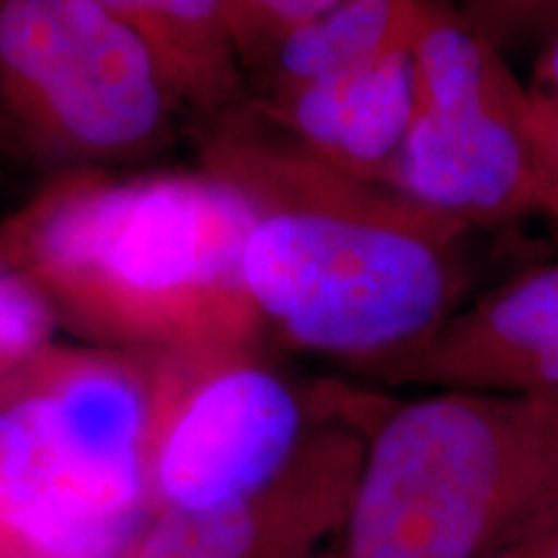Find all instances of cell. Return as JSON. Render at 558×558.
<instances>
[{"instance_id": "obj_1", "label": "cell", "mask_w": 558, "mask_h": 558, "mask_svg": "<svg viewBox=\"0 0 558 558\" xmlns=\"http://www.w3.org/2000/svg\"><path fill=\"white\" fill-rule=\"evenodd\" d=\"M199 160L254 209L243 282L290 347L362 369L463 308L465 222L313 158L246 107L202 124Z\"/></svg>"}, {"instance_id": "obj_2", "label": "cell", "mask_w": 558, "mask_h": 558, "mask_svg": "<svg viewBox=\"0 0 558 558\" xmlns=\"http://www.w3.org/2000/svg\"><path fill=\"white\" fill-rule=\"evenodd\" d=\"M254 209L197 173L62 171L0 220V256L60 326L140 354L256 347L243 282Z\"/></svg>"}, {"instance_id": "obj_3", "label": "cell", "mask_w": 558, "mask_h": 558, "mask_svg": "<svg viewBox=\"0 0 558 558\" xmlns=\"http://www.w3.org/2000/svg\"><path fill=\"white\" fill-rule=\"evenodd\" d=\"M558 527V390L386 403L329 558H505Z\"/></svg>"}, {"instance_id": "obj_4", "label": "cell", "mask_w": 558, "mask_h": 558, "mask_svg": "<svg viewBox=\"0 0 558 558\" xmlns=\"http://www.w3.org/2000/svg\"><path fill=\"white\" fill-rule=\"evenodd\" d=\"M150 357L52 344L0 386V533L128 558L150 518Z\"/></svg>"}, {"instance_id": "obj_5", "label": "cell", "mask_w": 558, "mask_h": 558, "mask_svg": "<svg viewBox=\"0 0 558 558\" xmlns=\"http://www.w3.org/2000/svg\"><path fill=\"white\" fill-rule=\"evenodd\" d=\"M0 107L19 153L62 171L143 160L190 117L143 41L96 0H0Z\"/></svg>"}, {"instance_id": "obj_6", "label": "cell", "mask_w": 558, "mask_h": 558, "mask_svg": "<svg viewBox=\"0 0 558 558\" xmlns=\"http://www.w3.org/2000/svg\"><path fill=\"white\" fill-rule=\"evenodd\" d=\"M148 357L150 514L254 497L288 469L320 414L254 347Z\"/></svg>"}, {"instance_id": "obj_7", "label": "cell", "mask_w": 558, "mask_h": 558, "mask_svg": "<svg viewBox=\"0 0 558 558\" xmlns=\"http://www.w3.org/2000/svg\"><path fill=\"white\" fill-rule=\"evenodd\" d=\"M383 409L373 399L337 396L292 463L259 494L209 512H153L128 558H329Z\"/></svg>"}, {"instance_id": "obj_8", "label": "cell", "mask_w": 558, "mask_h": 558, "mask_svg": "<svg viewBox=\"0 0 558 558\" xmlns=\"http://www.w3.org/2000/svg\"><path fill=\"white\" fill-rule=\"evenodd\" d=\"M393 190L469 228L543 213L554 199L533 137V94L507 73L492 86L418 101Z\"/></svg>"}, {"instance_id": "obj_9", "label": "cell", "mask_w": 558, "mask_h": 558, "mask_svg": "<svg viewBox=\"0 0 558 558\" xmlns=\"http://www.w3.org/2000/svg\"><path fill=\"white\" fill-rule=\"evenodd\" d=\"M357 373L432 390H558V264L509 279L416 344Z\"/></svg>"}, {"instance_id": "obj_10", "label": "cell", "mask_w": 558, "mask_h": 558, "mask_svg": "<svg viewBox=\"0 0 558 558\" xmlns=\"http://www.w3.org/2000/svg\"><path fill=\"white\" fill-rule=\"evenodd\" d=\"M246 109L313 158L390 186L418 111L414 58L411 50L393 54L352 73L251 99Z\"/></svg>"}, {"instance_id": "obj_11", "label": "cell", "mask_w": 558, "mask_h": 558, "mask_svg": "<svg viewBox=\"0 0 558 558\" xmlns=\"http://www.w3.org/2000/svg\"><path fill=\"white\" fill-rule=\"evenodd\" d=\"M156 60L186 114L207 124L248 101L228 0H96Z\"/></svg>"}, {"instance_id": "obj_12", "label": "cell", "mask_w": 558, "mask_h": 558, "mask_svg": "<svg viewBox=\"0 0 558 558\" xmlns=\"http://www.w3.org/2000/svg\"><path fill=\"white\" fill-rule=\"evenodd\" d=\"M435 0H341L292 29L251 70L248 101L409 52Z\"/></svg>"}, {"instance_id": "obj_13", "label": "cell", "mask_w": 558, "mask_h": 558, "mask_svg": "<svg viewBox=\"0 0 558 558\" xmlns=\"http://www.w3.org/2000/svg\"><path fill=\"white\" fill-rule=\"evenodd\" d=\"M60 320L24 271L0 256V386L54 344Z\"/></svg>"}, {"instance_id": "obj_14", "label": "cell", "mask_w": 558, "mask_h": 558, "mask_svg": "<svg viewBox=\"0 0 558 558\" xmlns=\"http://www.w3.org/2000/svg\"><path fill=\"white\" fill-rule=\"evenodd\" d=\"M341 0H228L230 24L251 75L279 39L331 11Z\"/></svg>"}, {"instance_id": "obj_15", "label": "cell", "mask_w": 558, "mask_h": 558, "mask_svg": "<svg viewBox=\"0 0 558 558\" xmlns=\"http://www.w3.org/2000/svg\"><path fill=\"white\" fill-rule=\"evenodd\" d=\"M465 19L494 45L558 29V0H465Z\"/></svg>"}, {"instance_id": "obj_16", "label": "cell", "mask_w": 558, "mask_h": 558, "mask_svg": "<svg viewBox=\"0 0 558 558\" xmlns=\"http://www.w3.org/2000/svg\"><path fill=\"white\" fill-rule=\"evenodd\" d=\"M530 94H533V90H530ZM533 137L541 150L543 166H546L550 184H554V199H550V205H554L558 199V104L541 99V96L535 94H533Z\"/></svg>"}, {"instance_id": "obj_17", "label": "cell", "mask_w": 558, "mask_h": 558, "mask_svg": "<svg viewBox=\"0 0 558 558\" xmlns=\"http://www.w3.org/2000/svg\"><path fill=\"white\" fill-rule=\"evenodd\" d=\"M530 90L541 96V99L558 104V29L550 34L546 50L541 52L538 65H535L533 88Z\"/></svg>"}, {"instance_id": "obj_18", "label": "cell", "mask_w": 558, "mask_h": 558, "mask_svg": "<svg viewBox=\"0 0 558 558\" xmlns=\"http://www.w3.org/2000/svg\"><path fill=\"white\" fill-rule=\"evenodd\" d=\"M556 533H558V527L550 530V533H546V535H538V538L525 543V546L512 550V554H507L505 558H546L550 543H554V538H556Z\"/></svg>"}, {"instance_id": "obj_19", "label": "cell", "mask_w": 558, "mask_h": 558, "mask_svg": "<svg viewBox=\"0 0 558 558\" xmlns=\"http://www.w3.org/2000/svg\"><path fill=\"white\" fill-rule=\"evenodd\" d=\"M0 558H54V556L41 554V550L24 546V543L13 541L11 535L0 533Z\"/></svg>"}, {"instance_id": "obj_20", "label": "cell", "mask_w": 558, "mask_h": 558, "mask_svg": "<svg viewBox=\"0 0 558 558\" xmlns=\"http://www.w3.org/2000/svg\"><path fill=\"white\" fill-rule=\"evenodd\" d=\"M13 153H19L16 140H13L9 120H5L3 107H0V158H9V156H13Z\"/></svg>"}, {"instance_id": "obj_21", "label": "cell", "mask_w": 558, "mask_h": 558, "mask_svg": "<svg viewBox=\"0 0 558 558\" xmlns=\"http://www.w3.org/2000/svg\"><path fill=\"white\" fill-rule=\"evenodd\" d=\"M546 218H550L556 222V228H558V199L554 202V205H550V209L546 213Z\"/></svg>"}, {"instance_id": "obj_22", "label": "cell", "mask_w": 558, "mask_h": 558, "mask_svg": "<svg viewBox=\"0 0 558 558\" xmlns=\"http://www.w3.org/2000/svg\"><path fill=\"white\" fill-rule=\"evenodd\" d=\"M546 558H558V533H556L554 543H550V548H548V556H546Z\"/></svg>"}]
</instances>
